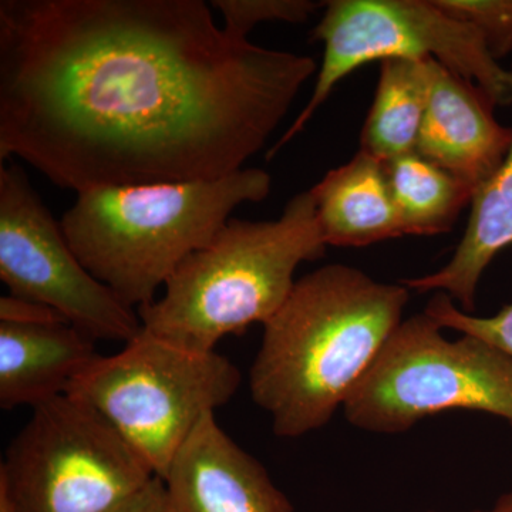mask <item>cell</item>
<instances>
[{"label":"cell","mask_w":512,"mask_h":512,"mask_svg":"<svg viewBox=\"0 0 512 512\" xmlns=\"http://www.w3.org/2000/svg\"><path fill=\"white\" fill-rule=\"evenodd\" d=\"M211 8L2 0L0 161L77 194L242 170L318 64L228 32Z\"/></svg>","instance_id":"cell-1"},{"label":"cell","mask_w":512,"mask_h":512,"mask_svg":"<svg viewBox=\"0 0 512 512\" xmlns=\"http://www.w3.org/2000/svg\"><path fill=\"white\" fill-rule=\"evenodd\" d=\"M410 289L342 264L296 281L264 325L249 389L282 439L325 427L403 322Z\"/></svg>","instance_id":"cell-2"},{"label":"cell","mask_w":512,"mask_h":512,"mask_svg":"<svg viewBox=\"0 0 512 512\" xmlns=\"http://www.w3.org/2000/svg\"><path fill=\"white\" fill-rule=\"evenodd\" d=\"M271 187L266 171L242 168L218 180L96 188L77 194L60 227L87 271L138 309L235 208L264 201Z\"/></svg>","instance_id":"cell-3"},{"label":"cell","mask_w":512,"mask_h":512,"mask_svg":"<svg viewBox=\"0 0 512 512\" xmlns=\"http://www.w3.org/2000/svg\"><path fill=\"white\" fill-rule=\"evenodd\" d=\"M326 248L309 191L291 198L278 220L231 218L175 269L163 298L137 309L143 330L190 352H215L225 336L274 318L298 266Z\"/></svg>","instance_id":"cell-4"},{"label":"cell","mask_w":512,"mask_h":512,"mask_svg":"<svg viewBox=\"0 0 512 512\" xmlns=\"http://www.w3.org/2000/svg\"><path fill=\"white\" fill-rule=\"evenodd\" d=\"M241 372L220 353L190 352L141 330L116 355L100 356L70 386L161 480L198 424L231 402Z\"/></svg>","instance_id":"cell-5"},{"label":"cell","mask_w":512,"mask_h":512,"mask_svg":"<svg viewBox=\"0 0 512 512\" xmlns=\"http://www.w3.org/2000/svg\"><path fill=\"white\" fill-rule=\"evenodd\" d=\"M441 330L424 312L397 326L343 406L353 427L399 434L447 410L493 414L512 426L511 357Z\"/></svg>","instance_id":"cell-6"},{"label":"cell","mask_w":512,"mask_h":512,"mask_svg":"<svg viewBox=\"0 0 512 512\" xmlns=\"http://www.w3.org/2000/svg\"><path fill=\"white\" fill-rule=\"evenodd\" d=\"M311 36L325 46L311 99L268 160L302 133L343 79L373 62L434 59L477 86L494 106L512 104V72L474 26L448 15L436 0H330Z\"/></svg>","instance_id":"cell-7"},{"label":"cell","mask_w":512,"mask_h":512,"mask_svg":"<svg viewBox=\"0 0 512 512\" xmlns=\"http://www.w3.org/2000/svg\"><path fill=\"white\" fill-rule=\"evenodd\" d=\"M154 477L109 421L63 394L35 407L10 443L0 495L12 512H109Z\"/></svg>","instance_id":"cell-8"},{"label":"cell","mask_w":512,"mask_h":512,"mask_svg":"<svg viewBox=\"0 0 512 512\" xmlns=\"http://www.w3.org/2000/svg\"><path fill=\"white\" fill-rule=\"evenodd\" d=\"M0 279L10 295L59 312L94 340L128 343L143 330L134 308L80 262L18 165H0Z\"/></svg>","instance_id":"cell-9"},{"label":"cell","mask_w":512,"mask_h":512,"mask_svg":"<svg viewBox=\"0 0 512 512\" xmlns=\"http://www.w3.org/2000/svg\"><path fill=\"white\" fill-rule=\"evenodd\" d=\"M170 512H295L265 467L221 429L198 424L163 478Z\"/></svg>","instance_id":"cell-10"},{"label":"cell","mask_w":512,"mask_h":512,"mask_svg":"<svg viewBox=\"0 0 512 512\" xmlns=\"http://www.w3.org/2000/svg\"><path fill=\"white\" fill-rule=\"evenodd\" d=\"M493 107L477 86L431 60L429 100L416 153L476 191L512 146V128L494 119Z\"/></svg>","instance_id":"cell-11"},{"label":"cell","mask_w":512,"mask_h":512,"mask_svg":"<svg viewBox=\"0 0 512 512\" xmlns=\"http://www.w3.org/2000/svg\"><path fill=\"white\" fill-rule=\"evenodd\" d=\"M100 356L96 340L69 322H0V407L35 409L67 394Z\"/></svg>","instance_id":"cell-12"},{"label":"cell","mask_w":512,"mask_h":512,"mask_svg":"<svg viewBox=\"0 0 512 512\" xmlns=\"http://www.w3.org/2000/svg\"><path fill=\"white\" fill-rule=\"evenodd\" d=\"M328 247L363 248L403 237L386 163L359 151L309 190Z\"/></svg>","instance_id":"cell-13"},{"label":"cell","mask_w":512,"mask_h":512,"mask_svg":"<svg viewBox=\"0 0 512 512\" xmlns=\"http://www.w3.org/2000/svg\"><path fill=\"white\" fill-rule=\"evenodd\" d=\"M512 247V146L503 164L474 192L466 234L448 264L433 274L402 279L420 293H447L461 311L476 309L478 284L495 256Z\"/></svg>","instance_id":"cell-14"},{"label":"cell","mask_w":512,"mask_h":512,"mask_svg":"<svg viewBox=\"0 0 512 512\" xmlns=\"http://www.w3.org/2000/svg\"><path fill=\"white\" fill-rule=\"evenodd\" d=\"M431 60L380 62L375 100L360 136V151L383 163L416 151L429 100Z\"/></svg>","instance_id":"cell-15"},{"label":"cell","mask_w":512,"mask_h":512,"mask_svg":"<svg viewBox=\"0 0 512 512\" xmlns=\"http://www.w3.org/2000/svg\"><path fill=\"white\" fill-rule=\"evenodd\" d=\"M386 168L404 235L446 234L476 192L416 151L394 158Z\"/></svg>","instance_id":"cell-16"},{"label":"cell","mask_w":512,"mask_h":512,"mask_svg":"<svg viewBox=\"0 0 512 512\" xmlns=\"http://www.w3.org/2000/svg\"><path fill=\"white\" fill-rule=\"evenodd\" d=\"M211 6L224 18V28L241 37H248L258 23H302L325 2L312 0H214Z\"/></svg>","instance_id":"cell-17"},{"label":"cell","mask_w":512,"mask_h":512,"mask_svg":"<svg viewBox=\"0 0 512 512\" xmlns=\"http://www.w3.org/2000/svg\"><path fill=\"white\" fill-rule=\"evenodd\" d=\"M424 313L443 329L484 340L512 359V303L490 318H480L461 311L447 293L437 292L424 308Z\"/></svg>","instance_id":"cell-18"},{"label":"cell","mask_w":512,"mask_h":512,"mask_svg":"<svg viewBox=\"0 0 512 512\" xmlns=\"http://www.w3.org/2000/svg\"><path fill=\"white\" fill-rule=\"evenodd\" d=\"M448 15L474 26L495 59L512 52V0H436Z\"/></svg>","instance_id":"cell-19"},{"label":"cell","mask_w":512,"mask_h":512,"mask_svg":"<svg viewBox=\"0 0 512 512\" xmlns=\"http://www.w3.org/2000/svg\"><path fill=\"white\" fill-rule=\"evenodd\" d=\"M0 322L9 323H55L67 322L55 309L18 298V296H3L0 299Z\"/></svg>","instance_id":"cell-20"},{"label":"cell","mask_w":512,"mask_h":512,"mask_svg":"<svg viewBox=\"0 0 512 512\" xmlns=\"http://www.w3.org/2000/svg\"><path fill=\"white\" fill-rule=\"evenodd\" d=\"M109 512H170L164 481L154 477L146 487Z\"/></svg>","instance_id":"cell-21"},{"label":"cell","mask_w":512,"mask_h":512,"mask_svg":"<svg viewBox=\"0 0 512 512\" xmlns=\"http://www.w3.org/2000/svg\"><path fill=\"white\" fill-rule=\"evenodd\" d=\"M429 512H441V511H429ZM470 512H512V490L508 491L501 495L493 507L488 508V510H474Z\"/></svg>","instance_id":"cell-22"},{"label":"cell","mask_w":512,"mask_h":512,"mask_svg":"<svg viewBox=\"0 0 512 512\" xmlns=\"http://www.w3.org/2000/svg\"><path fill=\"white\" fill-rule=\"evenodd\" d=\"M0 512H12L10 511V507L6 498L3 495H0Z\"/></svg>","instance_id":"cell-23"}]
</instances>
